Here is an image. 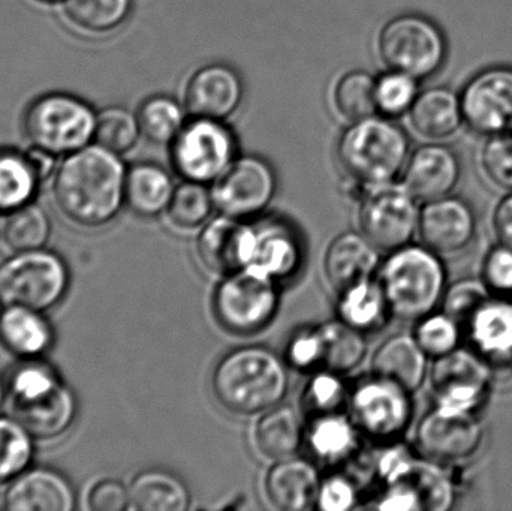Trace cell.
Instances as JSON below:
<instances>
[{
    "label": "cell",
    "instance_id": "obj_1",
    "mask_svg": "<svg viewBox=\"0 0 512 511\" xmlns=\"http://www.w3.org/2000/svg\"><path fill=\"white\" fill-rule=\"evenodd\" d=\"M128 167L122 156L92 143L65 156L53 174L56 206L72 224L99 228L125 206Z\"/></svg>",
    "mask_w": 512,
    "mask_h": 511
},
{
    "label": "cell",
    "instance_id": "obj_2",
    "mask_svg": "<svg viewBox=\"0 0 512 511\" xmlns=\"http://www.w3.org/2000/svg\"><path fill=\"white\" fill-rule=\"evenodd\" d=\"M288 363L273 350L248 345L216 363L212 390L221 407L237 416H259L282 404L288 393Z\"/></svg>",
    "mask_w": 512,
    "mask_h": 511
},
{
    "label": "cell",
    "instance_id": "obj_3",
    "mask_svg": "<svg viewBox=\"0 0 512 511\" xmlns=\"http://www.w3.org/2000/svg\"><path fill=\"white\" fill-rule=\"evenodd\" d=\"M336 155L346 176L369 188L400 179L411 140L394 119L373 114L349 123L337 141Z\"/></svg>",
    "mask_w": 512,
    "mask_h": 511
},
{
    "label": "cell",
    "instance_id": "obj_4",
    "mask_svg": "<svg viewBox=\"0 0 512 511\" xmlns=\"http://www.w3.org/2000/svg\"><path fill=\"white\" fill-rule=\"evenodd\" d=\"M393 317L418 321L441 308L448 284L442 255L421 245L394 249L379 266L376 275Z\"/></svg>",
    "mask_w": 512,
    "mask_h": 511
},
{
    "label": "cell",
    "instance_id": "obj_5",
    "mask_svg": "<svg viewBox=\"0 0 512 511\" xmlns=\"http://www.w3.org/2000/svg\"><path fill=\"white\" fill-rule=\"evenodd\" d=\"M98 113L71 93L50 92L27 105L23 131L30 144L56 156H68L93 143Z\"/></svg>",
    "mask_w": 512,
    "mask_h": 511
},
{
    "label": "cell",
    "instance_id": "obj_6",
    "mask_svg": "<svg viewBox=\"0 0 512 511\" xmlns=\"http://www.w3.org/2000/svg\"><path fill=\"white\" fill-rule=\"evenodd\" d=\"M376 51L387 69L405 72L417 80L432 78L448 59L444 30L426 15H396L379 30Z\"/></svg>",
    "mask_w": 512,
    "mask_h": 511
},
{
    "label": "cell",
    "instance_id": "obj_7",
    "mask_svg": "<svg viewBox=\"0 0 512 511\" xmlns=\"http://www.w3.org/2000/svg\"><path fill=\"white\" fill-rule=\"evenodd\" d=\"M239 156V140L227 120L189 117L170 143V161L183 180L212 185Z\"/></svg>",
    "mask_w": 512,
    "mask_h": 511
},
{
    "label": "cell",
    "instance_id": "obj_8",
    "mask_svg": "<svg viewBox=\"0 0 512 511\" xmlns=\"http://www.w3.org/2000/svg\"><path fill=\"white\" fill-rule=\"evenodd\" d=\"M69 273L65 261L47 249L17 252L0 264V303L47 311L65 297Z\"/></svg>",
    "mask_w": 512,
    "mask_h": 511
},
{
    "label": "cell",
    "instance_id": "obj_9",
    "mask_svg": "<svg viewBox=\"0 0 512 511\" xmlns=\"http://www.w3.org/2000/svg\"><path fill=\"white\" fill-rule=\"evenodd\" d=\"M349 416L361 434L378 443H396L414 422V393L372 374L349 392Z\"/></svg>",
    "mask_w": 512,
    "mask_h": 511
},
{
    "label": "cell",
    "instance_id": "obj_10",
    "mask_svg": "<svg viewBox=\"0 0 512 511\" xmlns=\"http://www.w3.org/2000/svg\"><path fill=\"white\" fill-rule=\"evenodd\" d=\"M279 285L251 269L224 276L213 296V312L218 323L233 335L262 332L279 309Z\"/></svg>",
    "mask_w": 512,
    "mask_h": 511
},
{
    "label": "cell",
    "instance_id": "obj_11",
    "mask_svg": "<svg viewBox=\"0 0 512 511\" xmlns=\"http://www.w3.org/2000/svg\"><path fill=\"white\" fill-rule=\"evenodd\" d=\"M420 201L402 182L369 186L361 198V233L379 249L394 251L409 245L418 234Z\"/></svg>",
    "mask_w": 512,
    "mask_h": 511
},
{
    "label": "cell",
    "instance_id": "obj_12",
    "mask_svg": "<svg viewBox=\"0 0 512 511\" xmlns=\"http://www.w3.org/2000/svg\"><path fill=\"white\" fill-rule=\"evenodd\" d=\"M486 438L477 413H460L433 405L415 426V449L421 458L454 468L472 461Z\"/></svg>",
    "mask_w": 512,
    "mask_h": 511
},
{
    "label": "cell",
    "instance_id": "obj_13",
    "mask_svg": "<svg viewBox=\"0 0 512 511\" xmlns=\"http://www.w3.org/2000/svg\"><path fill=\"white\" fill-rule=\"evenodd\" d=\"M495 372L471 347L433 359L429 371L433 405L460 413H477L489 398Z\"/></svg>",
    "mask_w": 512,
    "mask_h": 511
},
{
    "label": "cell",
    "instance_id": "obj_14",
    "mask_svg": "<svg viewBox=\"0 0 512 511\" xmlns=\"http://www.w3.org/2000/svg\"><path fill=\"white\" fill-rule=\"evenodd\" d=\"M210 189L216 210L246 221L270 206L277 191L276 171L261 156L239 155Z\"/></svg>",
    "mask_w": 512,
    "mask_h": 511
},
{
    "label": "cell",
    "instance_id": "obj_15",
    "mask_svg": "<svg viewBox=\"0 0 512 511\" xmlns=\"http://www.w3.org/2000/svg\"><path fill=\"white\" fill-rule=\"evenodd\" d=\"M459 93L465 128L484 138L511 134L512 66L481 69Z\"/></svg>",
    "mask_w": 512,
    "mask_h": 511
},
{
    "label": "cell",
    "instance_id": "obj_16",
    "mask_svg": "<svg viewBox=\"0 0 512 511\" xmlns=\"http://www.w3.org/2000/svg\"><path fill=\"white\" fill-rule=\"evenodd\" d=\"M477 234V212L466 198L451 194L421 204L417 236L436 254H462L475 242Z\"/></svg>",
    "mask_w": 512,
    "mask_h": 511
},
{
    "label": "cell",
    "instance_id": "obj_17",
    "mask_svg": "<svg viewBox=\"0 0 512 511\" xmlns=\"http://www.w3.org/2000/svg\"><path fill=\"white\" fill-rule=\"evenodd\" d=\"M243 99L245 83L237 69L227 63H209L189 77L183 104L191 117L228 120Z\"/></svg>",
    "mask_w": 512,
    "mask_h": 511
},
{
    "label": "cell",
    "instance_id": "obj_18",
    "mask_svg": "<svg viewBox=\"0 0 512 511\" xmlns=\"http://www.w3.org/2000/svg\"><path fill=\"white\" fill-rule=\"evenodd\" d=\"M462 174L456 150L447 143H424L411 150L400 182L423 204L453 194Z\"/></svg>",
    "mask_w": 512,
    "mask_h": 511
},
{
    "label": "cell",
    "instance_id": "obj_19",
    "mask_svg": "<svg viewBox=\"0 0 512 511\" xmlns=\"http://www.w3.org/2000/svg\"><path fill=\"white\" fill-rule=\"evenodd\" d=\"M252 246L254 225L221 213L201 227L197 254L209 272L224 278L248 267Z\"/></svg>",
    "mask_w": 512,
    "mask_h": 511
},
{
    "label": "cell",
    "instance_id": "obj_20",
    "mask_svg": "<svg viewBox=\"0 0 512 511\" xmlns=\"http://www.w3.org/2000/svg\"><path fill=\"white\" fill-rule=\"evenodd\" d=\"M303 261V240L291 224L276 218L256 222L251 261L246 269L282 284L300 272Z\"/></svg>",
    "mask_w": 512,
    "mask_h": 511
},
{
    "label": "cell",
    "instance_id": "obj_21",
    "mask_svg": "<svg viewBox=\"0 0 512 511\" xmlns=\"http://www.w3.org/2000/svg\"><path fill=\"white\" fill-rule=\"evenodd\" d=\"M465 338L496 374L512 371V302L492 297L468 321Z\"/></svg>",
    "mask_w": 512,
    "mask_h": 511
},
{
    "label": "cell",
    "instance_id": "obj_22",
    "mask_svg": "<svg viewBox=\"0 0 512 511\" xmlns=\"http://www.w3.org/2000/svg\"><path fill=\"white\" fill-rule=\"evenodd\" d=\"M406 120L424 143H447L465 128L460 93L447 86L420 90Z\"/></svg>",
    "mask_w": 512,
    "mask_h": 511
},
{
    "label": "cell",
    "instance_id": "obj_23",
    "mask_svg": "<svg viewBox=\"0 0 512 511\" xmlns=\"http://www.w3.org/2000/svg\"><path fill=\"white\" fill-rule=\"evenodd\" d=\"M379 266V249L357 231L334 237L324 255L325 276L337 293L376 278Z\"/></svg>",
    "mask_w": 512,
    "mask_h": 511
},
{
    "label": "cell",
    "instance_id": "obj_24",
    "mask_svg": "<svg viewBox=\"0 0 512 511\" xmlns=\"http://www.w3.org/2000/svg\"><path fill=\"white\" fill-rule=\"evenodd\" d=\"M322 479L315 465L306 459L274 461L264 480L265 495L276 509L306 511L316 507Z\"/></svg>",
    "mask_w": 512,
    "mask_h": 511
},
{
    "label": "cell",
    "instance_id": "obj_25",
    "mask_svg": "<svg viewBox=\"0 0 512 511\" xmlns=\"http://www.w3.org/2000/svg\"><path fill=\"white\" fill-rule=\"evenodd\" d=\"M3 503L12 511H72L75 494L62 474L36 468L12 480Z\"/></svg>",
    "mask_w": 512,
    "mask_h": 511
},
{
    "label": "cell",
    "instance_id": "obj_26",
    "mask_svg": "<svg viewBox=\"0 0 512 511\" xmlns=\"http://www.w3.org/2000/svg\"><path fill=\"white\" fill-rule=\"evenodd\" d=\"M429 359L412 333H396L379 345L370 368L372 374L417 393L429 380Z\"/></svg>",
    "mask_w": 512,
    "mask_h": 511
},
{
    "label": "cell",
    "instance_id": "obj_27",
    "mask_svg": "<svg viewBox=\"0 0 512 511\" xmlns=\"http://www.w3.org/2000/svg\"><path fill=\"white\" fill-rule=\"evenodd\" d=\"M14 417L38 440L62 437L77 417V399L65 383L32 404L12 407Z\"/></svg>",
    "mask_w": 512,
    "mask_h": 511
},
{
    "label": "cell",
    "instance_id": "obj_28",
    "mask_svg": "<svg viewBox=\"0 0 512 511\" xmlns=\"http://www.w3.org/2000/svg\"><path fill=\"white\" fill-rule=\"evenodd\" d=\"M0 342L21 359H38L53 344V330L41 311L5 306L0 312Z\"/></svg>",
    "mask_w": 512,
    "mask_h": 511
},
{
    "label": "cell",
    "instance_id": "obj_29",
    "mask_svg": "<svg viewBox=\"0 0 512 511\" xmlns=\"http://www.w3.org/2000/svg\"><path fill=\"white\" fill-rule=\"evenodd\" d=\"M360 434L351 416L340 411L312 417L304 432V443L316 461L337 465L348 461L357 452Z\"/></svg>",
    "mask_w": 512,
    "mask_h": 511
},
{
    "label": "cell",
    "instance_id": "obj_30",
    "mask_svg": "<svg viewBox=\"0 0 512 511\" xmlns=\"http://www.w3.org/2000/svg\"><path fill=\"white\" fill-rule=\"evenodd\" d=\"M173 176L155 162H138L128 167L125 206L141 218H156L167 212L173 198Z\"/></svg>",
    "mask_w": 512,
    "mask_h": 511
},
{
    "label": "cell",
    "instance_id": "obj_31",
    "mask_svg": "<svg viewBox=\"0 0 512 511\" xmlns=\"http://www.w3.org/2000/svg\"><path fill=\"white\" fill-rule=\"evenodd\" d=\"M306 429L297 411L289 405H276L259 414L254 428V443L259 455L270 461L291 458L304 443Z\"/></svg>",
    "mask_w": 512,
    "mask_h": 511
},
{
    "label": "cell",
    "instance_id": "obj_32",
    "mask_svg": "<svg viewBox=\"0 0 512 511\" xmlns=\"http://www.w3.org/2000/svg\"><path fill=\"white\" fill-rule=\"evenodd\" d=\"M337 317L367 335L384 329L393 314L381 284L373 278L340 291Z\"/></svg>",
    "mask_w": 512,
    "mask_h": 511
},
{
    "label": "cell",
    "instance_id": "obj_33",
    "mask_svg": "<svg viewBox=\"0 0 512 511\" xmlns=\"http://www.w3.org/2000/svg\"><path fill=\"white\" fill-rule=\"evenodd\" d=\"M131 509L138 511H186L191 492L176 474L159 468L143 471L129 485Z\"/></svg>",
    "mask_w": 512,
    "mask_h": 511
},
{
    "label": "cell",
    "instance_id": "obj_34",
    "mask_svg": "<svg viewBox=\"0 0 512 511\" xmlns=\"http://www.w3.org/2000/svg\"><path fill=\"white\" fill-rule=\"evenodd\" d=\"M451 470L453 468L418 458L397 482L406 483L414 491L421 511H447L453 509L457 501V483Z\"/></svg>",
    "mask_w": 512,
    "mask_h": 511
},
{
    "label": "cell",
    "instance_id": "obj_35",
    "mask_svg": "<svg viewBox=\"0 0 512 511\" xmlns=\"http://www.w3.org/2000/svg\"><path fill=\"white\" fill-rule=\"evenodd\" d=\"M63 17L69 26L86 35H110L128 21L132 0H65Z\"/></svg>",
    "mask_w": 512,
    "mask_h": 511
},
{
    "label": "cell",
    "instance_id": "obj_36",
    "mask_svg": "<svg viewBox=\"0 0 512 511\" xmlns=\"http://www.w3.org/2000/svg\"><path fill=\"white\" fill-rule=\"evenodd\" d=\"M41 177L18 149H0V212L9 213L32 203Z\"/></svg>",
    "mask_w": 512,
    "mask_h": 511
},
{
    "label": "cell",
    "instance_id": "obj_37",
    "mask_svg": "<svg viewBox=\"0 0 512 511\" xmlns=\"http://www.w3.org/2000/svg\"><path fill=\"white\" fill-rule=\"evenodd\" d=\"M321 330L324 336L322 369L345 375L357 369L366 359L367 341L364 333L339 318L321 324Z\"/></svg>",
    "mask_w": 512,
    "mask_h": 511
},
{
    "label": "cell",
    "instance_id": "obj_38",
    "mask_svg": "<svg viewBox=\"0 0 512 511\" xmlns=\"http://www.w3.org/2000/svg\"><path fill=\"white\" fill-rule=\"evenodd\" d=\"M375 75L352 69L337 78L331 90V105L346 122H357L376 113Z\"/></svg>",
    "mask_w": 512,
    "mask_h": 511
},
{
    "label": "cell",
    "instance_id": "obj_39",
    "mask_svg": "<svg viewBox=\"0 0 512 511\" xmlns=\"http://www.w3.org/2000/svg\"><path fill=\"white\" fill-rule=\"evenodd\" d=\"M137 114L143 137L168 146L191 117L183 102L168 95L150 96L138 108Z\"/></svg>",
    "mask_w": 512,
    "mask_h": 511
},
{
    "label": "cell",
    "instance_id": "obj_40",
    "mask_svg": "<svg viewBox=\"0 0 512 511\" xmlns=\"http://www.w3.org/2000/svg\"><path fill=\"white\" fill-rule=\"evenodd\" d=\"M51 236V221L38 204L29 203L6 213L2 237L11 251L27 252L44 249Z\"/></svg>",
    "mask_w": 512,
    "mask_h": 511
},
{
    "label": "cell",
    "instance_id": "obj_41",
    "mask_svg": "<svg viewBox=\"0 0 512 511\" xmlns=\"http://www.w3.org/2000/svg\"><path fill=\"white\" fill-rule=\"evenodd\" d=\"M141 134L138 114L122 105H111L98 111L93 143L123 156L135 149Z\"/></svg>",
    "mask_w": 512,
    "mask_h": 511
},
{
    "label": "cell",
    "instance_id": "obj_42",
    "mask_svg": "<svg viewBox=\"0 0 512 511\" xmlns=\"http://www.w3.org/2000/svg\"><path fill=\"white\" fill-rule=\"evenodd\" d=\"M215 209V201L209 185L183 180L174 189L167 213L176 227L182 230H197L212 219Z\"/></svg>",
    "mask_w": 512,
    "mask_h": 511
},
{
    "label": "cell",
    "instance_id": "obj_43",
    "mask_svg": "<svg viewBox=\"0 0 512 511\" xmlns=\"http://www.w3.org/2000/svg\"><path fill=\"white\" fill-rule=\"evenodd\" d=\"M420 347L430 359H438L462 347L465 327L441 308L415 321L414 333Z\"/></svg>",
    "mask_w": 512,
    "mask_h": 511
},
{
    "label": "cell",
    "instance_id": "obj_44",
    "mask_svg": "<svg viewBox=\"0 0 512 511\" xmlns=\"http://www.w3.org/2000/svg\"><path fill=\"white\" fill-rule=\"evenodd\" d=\"M60 384L62 381L51 366L38 359H29L12 371L6 390L11 396L12 407H18L50 395Z\"/></svg>",
    "mask_w": 512,
    "mask_h": 511
},
{
    "label": "cell",
    "instance_id": "obj_45",
    "mask_svg": "<svg viewBox=\"0 0 512 511\" xmlns=\"http://www.w3.org/2000/svg\"><path fill=\"white\" fill-rule=\"evenodd\" d=\"M33 440L15 417H0V482H8L29 468L33 459Z\"/></svg>",
    "mask_w": 512,
    "mask_h": 511
},
{
    "label": "cell",
    "instance_id": "obj_46",
    "mask_svg": "<svg viewBox=\"0 0 512 511\" xmlns=\"http://www.w3.org/2000/svg\"><path fill=\"white\" fill-rule=\"evenodd\" d=\"M420 80L405 72L387 69L375 81L376 113L397 119L406 116L420 93Z\"/></svg>",
    "mask_w": 512,
    "mask_h": 511
},
{
    "label": "cell",
    "instance_id": "obj_47",
    "mask_svg": "<svg viewBox=\"0 0 512 511\" xmlns=\"http://www.w3.org/2000/svg\"><path fill=\"white\" fill-rule=\"evenodd\" d=\"M349 392L342 374L318 369L304 387L303 404L312 417L340 413L348 407Z\"/></svg>",
    "mask_w": 512,
    "mask_h": 511
},
{
    "label": "cell",
    "instance_id": "obj_48",
    "mask_svg": "<svg viewBox=\"0 0 512 511\" xmlns=\"http://www.w3.org/2000/svg\"><path fill=\"white\" fill-rule=\"evenodd\" d=\"M492 297L495 296L490 293L481 276L480 278L466 276V278L457 279L448 284L441 309L451 315L454 320L459 321L463 327H466L472 315Z\"/></svg>",
    "mask_w": 512,
    "mask_h": 511
},
{
    "label": "cell",
    "instance_id": "obj_49",
    "mask_svg": "<svg viewBox=\"0 0 512 511\" xmlns=\"http://www.w3.org/2000/svg\"><path fill=\"white\" fill-rule=\"evenodd\" d=\"M478 167L493 188L512 192V135L487 137L478 152Z\"/></svg>",
    "mask_w": 512,
    "mask_h": 511
},
{
    "label": "cell",
    "instance_id": "obj_50",
    "mask_svg": "<svg viewBox=\"0 0 512 511\" xmlns=\"http://www.w3.org/2000/svg\"><path fill=\"white\" fill-rule=\"evenodd\" d=\"M285 362L295 371H318L324 362V336L321 326L295 330L285 348Z\"/></svg>",
    "mask_w": 512,
    "mask_h": 511
},
{
    "label": "cell",
    "instance_id": "obj_51",
    "mask_svg": "<svg viewBox=\"0 0 512 511\" xmlns=\"http://www.w3.org/2000/svg\"><path fill=\"white\" fill-rule=\"evenodd\" d=\"M481 279L493 296L511 299L512 249L501 243L490 248L481 266Z\"/></svg>",
    "mask_w": 512,
    "mask_h": 511
},
{
    "label": "cell",
    "instance_id": "obj_52",
    "mask_svg": "<svg viewBox=\"0 0 512 511\" xmlns=\"http://www.w3.org/2000/svg\"><path fill=\"white\" fill-rule=\"evenodd\" d=\"M358 503L354 482L342 474H334L321 482L316 507L322 511H349Z\"/></svg>",
    "mask_w": 512,
    "mask_h": 511
},
{
    "label": "cell",
    "instance_id": "obj_53",
    "mask_svg": "<svg viewBox=\"0 0 512 511\" xmlns=\"http://www.w3.org/2000/svg\"><path fill=\"white\" fill-rule=\"evenodd\" d=\"M87 509L92 511H123L131 509L129 486L116 479L99 480L87 494Z\"/></svg>",
    "mask_w": 512,
    "mask_h": 511
},
{
    "label": "cell",
    "instance_id": "obj_54",
    "mask_svg": "<svg viewBox=\"0 0 512 511\" xmlns=\"http://www.w3.org/2000/svg\"><path fill=\"white\" fill-rule=\"evenodd\" d=\"M418 456L409 447L403 444L390 443V446L379 455L376 462L378 477L385 483V486L402 479L411 470Z\"/></svg>",
    "mask_w": 512,
    "mask_h": 511
},
{
    "label": "cell",
    "instance_id": "obj_55",
    "mask_svg": "<svg viewBox=\"0 0 512 511\" xmlns=\"http://www.w3.org/2000/svg\"><path fill=\"white\" fill-rule=\"evenodd\" d=\"M492 224L498 243L512 249V192H507L496 204Z\"/></svg>",
    "mask_w": 512,
    "mask_h": 511
},
{
    "label": "cell",
    "instance_id": "obj_56",
    "mask_svg": "<svg viewBox=\"0 0 512 511\" xmlns=\"http://www.w3.org/2000/svg\"><path fill=\"white\" fill-rule=\"evenodd\" d=\"M6 384H3L2 378H0V407H2L3 399H5Z\"/></svg>",
    "mask_w": 512,
    "mask_h": 511
},
{
    "label": "cell",
    "instance_id": "obj_57",
    "mask_svg": "<svg viewBox=\"0 0 512 511\" xmlns=\"http://www.w3.org/2000/svg\"><path fill=\"white\" fill-rule=\"evenodd\" d=\"M39 3H45V5H56V3H63L65 0H36Z\"/></svg>",
    "mask_w": 512,
    "mask_h": 511
},
{
    "label": "cell",
    "instance_id": "obj_58",
    "mask_svg": "<svg viewBox=\"0 0 512 511\" xmlns=\"http://www.w3.org/2000/svg\"><path fill=\"white\" fill-rule=\"evenodd\" d=\"M2 213V212H0ZM2 230H3V221H2V216H0V236H2Z\"/></svg>",
    "mask_w": 512,
    "mask_h": 511
},
{
    "label": "cell",
    "instance_id": "obj_59",
    "mask_svg": "<svg viewBox=\"0 0 512 511\" xmlns=\"http://www.w3.org/2000/svg\"><path fill=\"white\" fill-rule=\"evenodd\" d=\"M511 135H512V131H511Z\"/></svg>",
    "mask_w": 512,
    "mask_h": 511
}]
</instances>
